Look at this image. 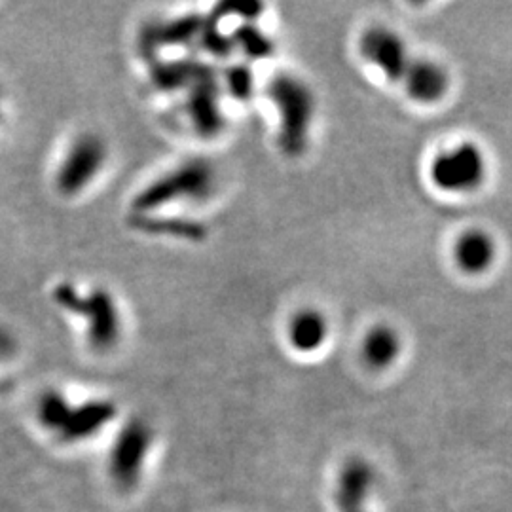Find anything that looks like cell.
I'll return each mask as SVG.
<instances>
[{
    "label": "cell",
    "mask_w": 512,
    "mask_h": 512,
    "mask_svg": "<svg viewBox=\"0 0 512 512\" xmlns=\"http://www.w3.org/2000/svg\"><path fill=\"white\" fill-rule=\"evenodd\" d=\"M279 116V147L285 156L300 158L310 143L315 118V95L310 86L296 74H275L266 88Z\"/></svg>",
    "instance_id": "1"
},
{
    "label": "cell",
    "mask_w": 512,
    "mask_h": 512,
    "mask_svg": "<svg viewBox=\"0 0 512 512\" xmlns=\"http://www.w3.org/2000/svg\"><path fill=\"white\" fill-rule=\"evenodd\" d=\"M217 171L207 160H190L145 186L131 203L133 215H150L175 202H200L211 196Z\"/></svg>",
    "instance_id": "2"
},
{
    "label": "cell",
    "mask_w": 512,
    "mask_h": 512,
    "mask_svg": "<svg viewBox=\"0 0 512 512\" xmlns=\"http://www.w3.org/2000/svg\"><path fill=\"white\" fill-rule=\"evenodd\" d=\"M488 175L484 150L473 141L444 148L431 160L429 179L444 194H473Z\"/></svg>",
    "instance_id": "3"
},
{
    "label": "cell",
    "mask_w": 512,
    "mask_h": 512,
    "mask_svg": "<svg viewBox=\"0 0 512 512\" xmlns=\"http://www.w3.org/2000/svg\"><path fill=\"white\" fill-rule=\"evenodd\" d=\"M107 145L95 133H82L67 150L55 173V186L63 196L84 192L97 179L107 162Z\"/></svg>",
    "instance_id": "4"
},
{
    "label": "cell",
    "mask_w": 512,
    "mask_h": 512,
    "mask_svg": "<svg viewBox=\"0 0 512 512\" xmlns=\"http://www.w3.org/2000/svg\"><path fill=\"white\" fill-rule=\"evenodd\" d=\"M154 433L147 421H128L112 446L109 475L120 488H133L145 473Z\"/></svg>",
    "instance_id": "5"
},
{
    "label": "cell",
    "mask_w": 512,
    "mask_h": 512,
    "mask_svg": "<svg viewBox=\"0 0 512 512\" xmlns=\"http://www.w3.org/2000/svg\"><path fill=\"white\" fill-rule=\"evenodd\" d=\"M359 52L368 65L378 69L391 82H401L412 61L404 38L385 25L366 29L359 38Z\"/></svg>",
    "instance_id": "6"
},
{
    "label": "cell",
    "mask_w": 512,
    "mask_h": 512,
    "mask_svg": "<svg viewBox=\"0 0 512 512\" xmlns=\"http://www.w3.org/2000/svg\"><path fill=\"white\" fill-rule=\"evenodd\" d=\"M88 323V342L97 353L116 348L122 336V317L114 296L105 289L86 294L82 315Z\"/></svg>",
    "instance_id": "7"
},
{
    "label": "cell",
    "mask_w": 512,
    "mask_h": 512,
    "mask_svg": "<svg viewBox=\"0 0 512 512\" xmlns=\"http://www.w3.org/2000/svg\"><path fill=\"white\" fill-rule=\"evenodd\" d=\"M376 484L374 467L363 458H351L344 463L336 482L338 512H370L368 501Z\"/></svg>",
    "instance_id": "8"
},
{
    "label": "cell",
    "mask_w": 512,
    "mask_h": 512,
    "mask_svg": "<svg viewBox=\"0 0 512 512\" xmlns=\"http://www.w3.org/2000/svg\"><path fill=\"white\" fill-rule=\"evenodd\" d=\"M406 95L420 105H435L450 90V73L433 59H412L403 80Z\"/></svg>",
    "instance_id": "9"
},
{
    "label": "cell",
    "mask_w": 512,
    "mask_h": 512,
    "mask_svg": "<svg viewBox=\"0 0 512 512\" xmlns=\"http://www.w3.org/2000/svg\"><path fill=\"white\" fill-rule=\"evenodd\" d=\"M188 114L196 131H200L205 137L217 135L224 126L220 112L219 88L215 78L205 67L190 86Z\"/></svg>",
    "instance_id": "10"
},
{
    "label": "cell",
    "mask_w": 512,
    "mask_h": 512,
    "mask_svg": "<svg viewBox=\"0 0 512 512\" xmlns=\"http://www.w3.org/2000/svg\"><path fill=\"white\" fill-rule=\"evenodd\" d=\"M116 418V404L110 401H86L71 406L57 437L63 442H80L97 435Z\"/></svg>",
    "instance_id": "11"
},
{
    "label": "cell",
    "mask_w": 512,
    "mask_h": 512,
    "mask_svg": "<svg viewBox=\"0 0 512 512\" xmlns=\"http://www.w3.org/2000/svg\"><path fill=\"white\" fill-rule=\"evenodd\" d=\"M497 260V243L486 230L471 228L454 243V262L463 274L484 275Z\"/></svg>",
    "instance_id": "12"
},
{
    "label": "cell",
    "mask_w": 512,
    "mask_h": 512,
    "mask_svg": "<svg viewBox=\"0 0 512 512\" xmlns=\"http://www.w3.org/2000/svg\"><path fill=\"white\" fill-rule=\"evenodd\" d=\"M403 351L401 334L391 325H374L366 330L361 342V359L370 370L382 372L397 363Z\"/></svg>",
    "instance_id": "13"
},
{
    "label": "cell",
    "mask_w": 512,
    "mask_h": 512,
    "mask_svg": "<svg viewBox=\"0 0 512 512\" xmlns=\"http://www.w3.org/2000/svg\"><path fill=\"white\" fill-rule=\"evenodd\" d=\"M330 336V325L323 311L304 308L296 311L287 329V338L291 348L298 353H315L327 344Z\"/></svg>",
    "instance_id": "14"
},
{
    "label": "cell",
    "mask_w": 512,
    "mask_h": 512,
    "mask_svg": "<svg viewBox=\"0 0 512 512\" xmlns=\"http://www.w3.org/2000/svg\"><path fill=\"white\" fill-rule=\"evenodd\" d=\"M203 21L196 16H186V18L175 19L171 23L158 25L148 29L143 35V48H148V52H154L156 48L164 44H186L192 42L194 38L200 37L202 33Z\"/></svg>",
    "instance_id": "15"
},
{
    "label": "cell",
    "mask_w": 512,
    "mask_h": 512,
    "mask_svg": "<svg viewBox=\"0 0 512 512\" xmlns=\"http://www.w3.org/2000/svg\"><path fill=\"white\" fill-rule=\"evenodd\" d=\"M71 406L73 404L69 403V399L61 391H55V389L44 391L40 395L37 404V416L40 425L57 435V431L61 429Z\"/></svg>",
    "instance_id": "16"
},
{
    "label": "cell",
    "mask_w": 512,
    "mask_h": 512,
    "mask_svg": "<svg viewBox=\"0 0 512 512\" xmlns=\"http://www.w3.org/2000/svg\"><path fill=\"white\" fill-rule=\"evenodd\" d=\"M202 69L200 63L196 65V63H190V61L160 63V65H156L152 76H154V82L165 90H175V88H181V86L190 88Z\"/></svg>",
    "instance_id": "17"
},
{
    "label": "cell",
    "mask_w": 512,
    "mask_h": 512,
    "mask_svg": "<svg viewBox=\"0 0 512 512\" xmlns=\"http://www.w3.org/2000/svg\"><path fill=\"white\" fill-rule=\"evenodd\" d=\"M232 42L251 59H262L274 52L272 40L266 33H262V29H256L253 21H245L243 25H239L238 31L232 35Z\"/></svg>",
    "instance_id": "18"
},
{
    "label": "cell",
    "mask_w": 512,
    "mask_h": 512,
    "mask_svg": "<svg viewBox=\"0 0 512 512\" xmlns=\"http://www.w3.org/2000/svg\"><path fill=\"white\" fill-rule=\"evenodd\" d=\"M133 226L148 232V234H171V236H183V238H196L200 234V226L177 222V220H156L150 215H133Z\"/></svg>",
    "instance_id": "19"
},
{
    "label": "cell",
    "mask_w": 512,
    "mask_h": 512,
    "mask_svg": "<svg viewBox=\"0 0 512 512\" xmlns=\"http://www.w3.org/2000/svg\"><path fill=\"white\" fill-rule=\"evenodd\" d=\"M226 88L238 101H247L253 95L255 80L247 65H236L226 73Z\"/></svg>",
    "instance_id": "20"
},
{
    "label": "cell",
    "mask_w": 512,
    "mask_h": 512,
    "mask_svg": "<svg viewBox=\"0 0 512 512\" xmlns=\"http://www.w3.org/2000/svg\"><path fill=\"white\" fill-rule=\"evenodd\" d=\"M200 38H202L203 48H205L209 54L217 55V57L230 54L232 48H234L232 37H226V35L220 33L219 19L217 18L213 19L211 23H203Z\"/></svg>",
    "instance_id": "21"
},
{
    "label": "cell",
    "mask_w": 512,
    "mask_h": 512,
    "mask_svg": "<svg viewBox=\"0 0 512 512\" xmlns=\"http://www.w3.org/2000/svg\"><path fill=\"white\" fill-rule=\"evenodd\" d=\"M54 300L61 310L73 313V315H82L86 294L78 293V289L74 287L73 283L63 281V283L55 285Z\"/></svg>",
    "instance_id": "22"
},
{
    "label": "cell",
    "mask_w": 512,
    "mask_h": 512,
    "mask_svg": "<svg viewBox=\"0 0 512 512\" xmlns=\"http://www.w3.org/2000/svg\"><path fill=\"white\" fill-rule=\"evenodd\" d=\"M14 351H16V342H14L12 334L0 329V359L14 355Z\"/></svg>",
    "instance_id": "23"
}]
</instances>
